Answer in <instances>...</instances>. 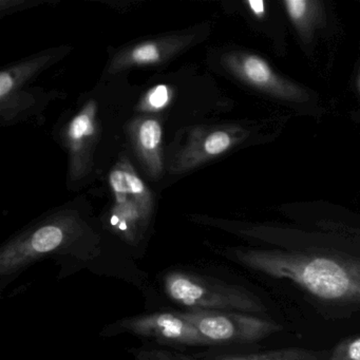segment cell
Returning a JSON list of instances; mask_svg holds the SVG:
<instances>
[{"instance_id": "1", "label": "cell", "mask_w": 360, "mask_h": 360, "mask_svg": "<svg viewBox=\"0 0 360 360\" xmlns=\"http://www.w3.org/2000/svg\"><path fill=\"white\" fill-rule=\"evenodd\" d=\"M229 260L275 279L294 282L317 300L360 309V255L319 246L233 248Z\"/></svg>"}, {"instance_id": "2", "label": "cell", "mask_w": 360, "mask_h": 360, "mask_svg": "<svg viewBox=\"0 0 360 360\" xmlns=\"http://www.w3.org/2000/svg\"><path fill=\"white\" fill-rule=\"evenodd\" d=\"M166 295L181 307L203 311L263 313L266 307L248 288L189 271H170L164 278Z\"/></svg>"}, {"instance_id": "3", "label": "cell", "mask_w": 360, "mask_h": 360, "mask_svg": "<svg viewBox=\"0 0 360 360\" xmlns=\"http://www.w3.org/2000/svg\"><path fill=\"white\" fill-rule=\"evenodd\" d=\"M81 233L77 221L62 218L44 223L8 242L0 252V277H10L43 257L70 245Z\"/></svg>"}, {"instance_id": "4", "label": "cell", "mask_w": 360, "mask_h": 360, "mask_svg": "<svg viewBox=\"0 0 360 360\" xmlns=\"http://www.w3.org/2000/svg\"><path fill=\"white\" fill-rule=\"evenodd\" d=\"M181 314L210 345L254 343L283 330L281 324L273 320L240 311L191 309Z\"/></svg>"}, {"instance_id": "5", "label": "cell", "mask_w": 360, "mask_h": 360, "mask_svg": "<svg viewBox=\"0 0 360 360\" xmlns=\"http://www.w3.org/2000/svg\"><path fill=\"white\" fill-rule=\"evenodd\" d=\"M111 188L115 203L110 217L113 231L129 243L140 241L151 214V198L144 183L130 168L112 170Z\"/></svg>"}, {"instance_id": "6", "label": "cell", "mask_w": 360, "mask_h": 360, "mask_svg": "<svg viewBox=\"0 0 360 360\" xmlns=\"http://www.w3.org/2000/svg\"><path fill=\"white\" fill-rule=\"evenodd\" d=\"M115 328L170 345H210L207 339L181 313L160 311L134 316L122 320Z\"/></svg>"}, {"instance_id": "7", "label": "cell", "mask_w": 360, "mask_h": 360, "mask_svg": "<svg viewBox=\"0 0 360 360\" xmlns=\"http://www.w3.org/2000/svg\"><path fill=\"white\" fill-rule=\"evenodd\" d=\"M231 67L242 81L278 100L300 101L302 98V89L280 77L261 56L256 54L233 56Z\"/></svg>"}, {"instance_id": "8", "label": "cell", "mask_w": 360, "mask_h": 360, "mask_svg": "<svg viewBox=\"0 0 360 360\" xmlns=\"http://www.w3.org/2000/svg\"><path fill=\"white\" fill-rule=\"evenodd\" d=\"M198 357L204 360H326L320 352L303 347H285L252 354H200Z\"/></svg>"}, {"instance_id": "9", "label": "cell", "mask_w": 360, "mask_h": 360, "mask_svg": "<svg viewBox=\"0 0 360 360\" xmlns=\"http://www.w3.org/2000/svg\"><path fill=\"white\" fill-rule=\"evenodd\" d=\"M282 6L288 20L302 37L311 35L319 24L322 12L319 1L285 0L282 1Z\"/></svg>"}, {"instance_id": "10", "label": "cell", "mask_w": 360, "mask_h": 360, "mask_svg": "<svg viewBox=\"0 0 360 360\" xmlns=\"http://www.w3.org/2000/svg\"><path fill=\"white\" fill-rule=\"evenodd\" d=\"M136 140L139 150L151 172H160L162 168L160 157L162 130L160 124L155 120H145L139 126Z\"/></svg>"}, {"instance_id": "11", "label": "cell", "mask_w": 360, "mask_h": 360, "mask_svg": "<svg viewBox=\"0 0 360 360\" xmlns=\"http://www.w3.org/2000/svg\"><path fill=\"white\" fill-rule=\"evenodd\" d=\"M94 112L86 110L79 113L69 128V140L72 145L73 151H79L83 148L86 140L94 134Z\"/></svg>"}, {"instance_id": "12", "label": "cell", "mask_w": 360, "mask_h": 360, "mask_svg": "<svg viewBox=\"0 0 360 360\" xmlns=\"http://www.w3.org/2000/svg\"><path fill=\"white\" fill-rule=\"evenodd\" d=\"M163 48L161 45L155 43L143 44L134 48L127 58L125 62L128 64H150V63L157 62L162 58L163 54Z\"/></svg>"}, {"instance_id": "13", "label": "cell", "mask_w": 360, "mask_h": 360, "mask_svg": "<svg viewBox=\"0 0 360 360\" xmlns=\"http://www.w3.org/2000/svg\"><path fill=\"white\" fill-rule=\"evenodd\" d=\"M326 360H360V335L343 339Z\"/></svg>"}, {"instance_id": "14", "label": "cell", "mask_w": 360, "mask_h": 360, "mask_svg": "<svg viewBox=\"0 0 360 360\" xmlns=\"http://www.w3.org/2000/svg\"><path fill=\"white\" fill-rule=\"evenodd\" d=\"M233 138L231 134L223 130L212 132L204 142V153L210 157L221 155L231 148Z\"/></svg>"}, {"instance_id": "15", "label": "cell", "mask_w": 360, "mask_h": 360, "mask_svg": "<svg viewBox=\"0 0 360 360\" xmlns=\"http://www.w3.org/2000/svg\"><path fill=\"white\" fill-rule=\"evenodd\" d=\"M168 101H169V90L164 85L155 87L148 96L149 106L155 109L163 108Z\"/></svg>"}, {"instance_id": "16", "label": "cell", "mask_w": 360, "mask_h": 360, "mask_svg": "<svg viewBox=\"0 0 360 360\" xmlns=\"http://www.w3.org/2000/svg\"><path fill=\"white\" fill-rule=\"evenodd\" d=\"M245 5L248 11L254 18H258V20H264L267 18L269 8H267V3H265V1L250 0V1H246Z\"/></svg>"}, {"instance_id": "17", "label": "cell", "mask_w": 360, "mask_h": 360, "mask_svg": "<svg viewBox=\"0 0 360 360\" xmlns=\"http://www.w3.org/2000/svg\"><path fill=\"white\" fill-rule=\"evenodd\" d=\"M149 360H193L191 358L183 357V356L169 355V354H160L153 359Z\"/></svg>"}, {"instance_id": "18", "label": "cell", "mask_w": 360, "mask_h": 360, "mask_svg": "<svg viewBox=\"0 0 360 360\" xmlns=\"http://www.w3.org/2000/svg\"><path fill=\"white\" fill-rule=\"evenodd\" d=\"M357 88H358V91H359V96H360V72H359V75H358Z\"/></svg>"}]
</instances>
